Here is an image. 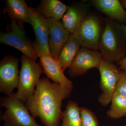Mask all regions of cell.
<instances>
[{
    "label": "cell",
    "mask_w": 126,
    "mask_h": 126,
    "mask_svg": "<svg viewBox=\"0 0 126 126\" xmlns=\"http://www.w3.org/2000/svg\"><path fill=\"white\" fill-rule=\"evenodd\" d=\"M72 89L67 88L48 78L40 79L34 94L26 104L34 118L39 117L45 126H60L63 117L61 107L63 101L68 97Z\"/></svg>",
    "instance_id": "6da1fadb"
},
{
    "label": "cell",
    "mask_w": 126,
    "mask_h": 126,
    "mask_svg": "<svg viewBox=\"0 0 126 126\" xmlns=\"http://www.w3.org/2000/svg\"><path fill=\"white\" fill-rule=\"evenodd\" d=\"M124 24L106 18L99 41V50L103 59L111 63L119 62L126 56V36Z\"/></svg>",
    "instance_id": "7a4b0ae2"
},
{
    "label": "cell",
    "mask_w": 126,
    "mask_h": 126,
    "mask_svg": "<svg viewBox=\"0 0 126 126\" xmlns=\"http://www.w3.org/2000/svg\"><path fill=\"white\" fill-rule=\"evenodd\" d=\"M24 103L18 99L15 93L1 98L0 107L6 109L0 116L5 126H41L30 114Z\"/></svg>",
    "instance_id": "3957f363"
},
{
    "label": "cell",
    "mask_w": 126,
    "mask_h": 126,
    "mask_svg": "<svg viewBox=\"0 0 126 126\" xmlns=\"http://www.w3.org/2000/svg\"><path fill=\"white\" fill-rule=\"evenodd\" d=\"M21 61V67L20 71L18 91L15 94L18 99L25 103L34 94L35 87L44 71L39 63L25 55H22Z\"/></svg>",
    "instance_id": "277c9868"
},
{
    "label": "cell",
    "mask_w": 126,
    "mask_h": 126,
    "mask_svg": "<svg viewBox=\"0 0 126 126\" xmlns=\"http://www.w3.org/2000/svg\"><path fill=\"white\" fill-rule=\"evenodd\" d=\"M103 29L99 17L94 14H88L71 36L81 47L98 50Z\"/></svg>",
    "instance_id": "5b68a950"
},
{
    "label": "cell",
    "mask_w": 126,
    "mask_h": 126,
    "mask_svg": "<svg viewBox=\"0 0 126 126\" xmlns=\"http://www.w3.org/2000/svg\"><path fill=\"white\" fill-rule=\"evenodd\" d=\"M98 69L101 77L99 86L102 92L98 101L102 106L107 107L115 94L121 70L113 63L103 59Z\"/></svg>",
    "instance_id": "8992f818"
},
{
    "label": "cell",
    "mask_w": 126,
    "mask_h": 126,
    "mask_svg": "<svg viewBox=\"0 0 126 126\" xmlns=\"http://www.w3.org/2000/svg\"><path fill=\"white\" fill-rule=\"evenodd\" d=\"M0 43L16 48L23 54L34 60L38 58L32 47L31 41L26 34L24 25L14 21L11 20L7 30L1 32Z\"/></svg>",
    "instance_id": "52a82bcc"
},
{
    "label": "cell",
    "mask_w": 126,
    "mask_h": 126,
    "mask_svg": "<svg viewBox=\"0 0 126 126\" xmlns=\"http://www.w3.org/2000/svg\"><path fill=\"white\" fill-rule=\"evenodd\" d=\"M29 11L30 24L35 34V40L31 41L35 53L41 52L52 57L49 45V31L47 19L40 13L37 8L30 7Z\"/></svg>",
    "instance_id": "ba28073f"
},
{
    "label": "cell",
    "mask_w": 126,
    "mask_h": 126,
    "mask_svg": "<svg viewBox=\"0 0 126 126\" xmlns=\"http://www.w3.org/2000/svg\"><path fill=\"white\" fill-rule=\"evenodd\" d=\"M19 59L11 55H6L0 61V92L7 95L13 93L18 87L20 72Z\"/></svg>",
    "instance_id": "9c48e42d"
},
{
    "label": "cell",
    "mask_w": 126,
    "mask_h": 126,
    "mask_svg": "<svg viewBox=\"0 0 126 126\" xmlns=\"http://www.w3.org/2000/svg\"><path fill=\"white\" fill-rule=\"evenodd\" d=\"M103 59L98 50L82 47L69 68V74L75 78L84 75L91 69H98Z\"/></svg>",
    "instance_id": "30bf717a"
},
{
    "label": "cell",
    "mask_w": 126,
    "mask_h": 126,
    "mask_svg": "<svg viewBox=\"0 0 126 126\" xmlns=\"http://www.w3.org/2000/svg\"><path fill=\"white\" fill-rule=\"evenodd\" d=\"M36 55L39 58L40 65L48 79L63 87L73 89L72 81L64 74L63 70L58 60L41 52L37 53Z\"/></svg>",
    "instance_id": "8fae6325"
},
{
    "label": "cell",
    "mask_w": 126,
    "mask_h": 126,
    "mask_svg": "<svg viewBox=\"0 0 126 126\" xmlns=\"http://www.w3.org/2000/svg\"><path fill=\"white\" fill-rule=\"evenodd\" d=\"M47 20L49 27L50 50L52 58L57 60L60 52L71 34L65 29L60 21L53 18L47 19Z\"/></svg>",
    "instance_id": "7c38bea8"
},
{
    "label": "cell",
    "mask_w": 126,
    "mask_h": 126,
    "mask_svg": "<svg viewBox=\"0 0 126 126\" xmlns=\"http://www.w3.org/2000/svg\"><path fill=\"white\" fill-rule=\"evenodd\" d=\"M90 7L85 2H80L68 6L67 10L62 19L65 29L71 34L73 33L86 16Z\"/></svg>",
    "instance_id": "4fadbf2b"
},
{
    "label": "cell",
    "mask_w": 126,
    "mask_h": 126,
    "mask_svg": "<svg viewBox=\"0 0 126 126\" xmlns=\"http://www.w3.org/2000/svg\"><path fill=\"white\" fill-rule=\"evenodd\" d=\"M93 4L99 11L117 22L126 23V11L118 0H94Z\"/></svg>",
    "instance_id": "5bb4252c"
},
{
    "label": "cell",
    "mask_w": 126,
    "mask_h": 126,
    "mask_svg": "<svg viewBox=\"0 0 126 126\" xmlns=\"http://www.w3.org/2000/svg\"><path fill=\"white\" fill-rule=\"evenodd\" d=\"M30 7L24 0H6L5 12L11 20L19 24L30 23Z\"/></svg>",
    "instance_id": "9a60e30c"
},
{
    "label": "cell",
    "mask_w": 126,
    "mask_h": 126,
    "mask_svg": "<svg viewBox=\"0 0 126 126\" xmlns=\"http://www.w3.org/2000/svg\"><path fill=\"white\" fill-rule=\"evenodd\" d=\"M68 6L59 0H41L37 9L46 19L53 18L60 21L67 11Z\"/></svg>",
    "instance_id": "2e32d148"
},
{
    "label": "cell",
    "mask_w": 126,
    "mask_h": 126,
    "mask_svg": "<svg viewBox=\"0 0 126 126\" xmlns=\"http://www.w3.org/2000/svg\"><path fill=\"white\" fill-rule=\"evenodd\" d=\"M81 47L79 42L71 35L60 52L57 59L64 72L70 68Z\"/></svg>",
    "instance_id": "e0dca14e"
},
{
    "label": "cell",
    "mask_w": 126,
    "mask_h": 126,
    "mask_svg": "<svg viewBox=\"0 0 126 126\" xmlns=\"http://www.w3.org/2000/svg\"><path fill=\"white\" fill-rule=\"evenodd\" d=\"M62 120L60 126H82L80 108L78 102L69 101L63 112Z\"/></svg>",
    "instance_id": "ac0fdd59"
},
{
    "label": "cell",
    "mask_w": 126,
    "mask_h": 126,
    "mask_svg": "<svg viewBox=\"0 0 126 126\" xmlns=\"http://www.w3.org/2000/svg\"><path fill=\"white\" fill-rule=\"evenodd\" d=\"M111 105L107 111L109 117L114 119L121 118L126 116V96L115 94L111 101Z\"/></svg>",
    "instance_id": "d6986e66"
},
{
    "label": "cell",
    "mask_w": 126,
    "mask_h": 126,
    "mask_svg": "<svg viewBox=\"0 0 126 126\" xmlns=\"http://www.w3.org/2000/svg\"><path fill=\"white\" fill-rule=\"evenodd\" d=\"M82 126H99L98 120L91 110L86 108H80Z\"/></svg>",
    "instance_id": "ffe728a7"
},
{
    "label": "cell",
    "mask_w": 126,
    "mask_h": 126,
    "mask_svg": "<svg viewBox=\"0 0 126 126\" xmlns=\"http://www.w3.org/2000/svg\"><path fill=\"white\" fill-rule=\"evenodd\" d=\"M115 94L126 96V70H121V75Z\"/></svg>",
    "instance_id": "44dd1931"
},
{
    "label": "cell",
    "mask_w": 126,
    "mask_h": 126,
    "mask_svg": "<svg viewBox=\"0 0 126 126\" xmlns=\"http://www.w3.org/2000/svg\"><path fill=\"white\" fill-rule=\"evenodd\" d=\"M118 68L121 70H126V57L122 59L119 62L117 63Z\"/></svg>",
    "instance_id": "7402d4cb"
},
{
    "label": "cell",
    "mask_w": 126,
    "mask_h": 126,
    "mask_svg": "<svg viewBox=\"0 0 126 126\" xmlns=\"http://www.w3.org/2000/svg\"><path fill=\"white\" fill-rule=\"evenodd\" d=\"M124 8L126 9V0L120 1Z\"/></svg>",
    "instance_id": "603a6c76"
},
{
    "label": "cell",
    "mask_w": 126,
    "mask_h": 126,
    "mask_svg": "<svg viewBox=\"0 0 126 126\" xmlns=\"http://www.w3.org/2000/svg\"><path fill=\"white\" fill-rule=\"evenodd\" d=\"M123 31H124V34H125V35L126 36V24L125 25V26H124Z\"/></svg>",
    "instance_id": "cb8c5ba5"
}]
</instances>
